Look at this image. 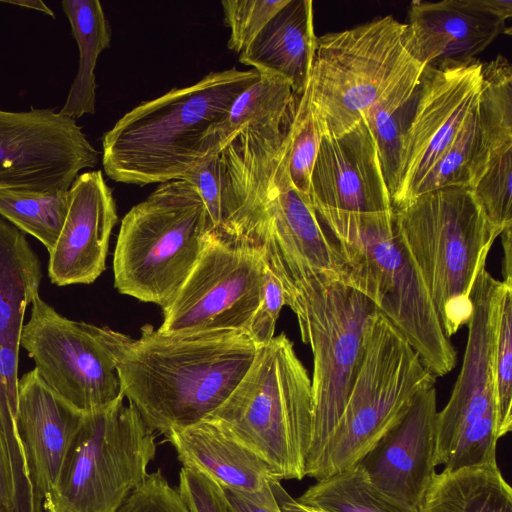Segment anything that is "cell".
<instances>
[{
	"instance_id": "44",
	"label": "cell",
	"mask_w": 512,
	"mask_h": 512,
	"mask_svg": "<svg viewBox=\"0 0 512 512\" xmlns=\"http://www.w3.org/2000/svg\"><path fill=\"white\" fill-rule=\"evenodd\" d=\"M306 508V507H305ZM308 509V508H307ZM310 512H319V511H315V510H311V509H308Z\"/></svg>"
},
{
	"instance_id": "43",
	"label": "cell",
	"mask_w": 512,
	"mask_h": 512,
	"mask_svg": "<svg viewBox=\"0 0 512 512\" xmlns=\"http://www.w3.org/2000/svg\"><path fill=\"white\" fill-rule=\"evenodd\" d=\"M1 2L28 8V9L37 10L44 14H47L48 16H51L52 18L55 17L54 12L41 0H15V1L7 0V1H1Z\"/></svg>"
},
{
	"instance_id": "25",
	"label": "cell",
	"mask_w": 512,
	"mask_h": 512,
	"mask_svg": "<svg viewBox=\"0 0 512 512\" xmlns=\"http://www.w3.org/2000/svg\"><path fill=\"white\" fill-rule=\"evenodd\" d=\"M317 36L310 0H289L239 54V61L259 74L286 79L296 95L305 90Z\"/></svg>"
},
{
	"instance_id": "7",
	"label": "cell",
	"mask_w": 512,
	"mask_h": 512,
	"mask_svg": "<svg viewBox=\"0 0 512 512\" xmlns=\"http://www.w3.org/2000/svg\"><path fill=\"white\" fill-rule=\"evenodd\" d=\"M435 382L403 334L376 309L364 329L362 359L344 410L305 476L317 481L356 465Z\"/></svg>"
},
{
	"instance_id": "37",
	"label": "cell",
	"mask_w": 512,
	"mask_h": 512,
	"mask_svg": "<svg viewBox=\"0 0 512 512\" xmlns=\"http://www.w3.org/2000/svg\"><path fill=\"white\" fill-rule=\"evenodd\" d=\"M117 512H190L161 471L148 474Z\"/></svg>"
},
{
	"instance_id": "30",
	"label": "cell",
	"mask_w": 512,
	"mask_h": 512,
	"mask_svg": "<svg viewBox=\"0 0 512 512\" xmlns=\"http://www.w3.org/2000/svg\"><path fill=\"white\" fill-rule=\"evenodd\" d=\"M296 500L319 512H417L385 495L358 463L317 480Z\"/></svg>"
},
{
	"instance_id": "31",
	"label": "cell",
	"mask_w": 512,
	"mask_h": 512,
	"mask_svg": "<svg viewBox=\"0 0 512 512\" xmlns=\"http://www.w3.org/2000/svg\"><path fill=\"white\" fill-rule=\"evenodd\" d=\"M68 206V189H0V216L23 233L38 239L48 253L61 233Z\"/></svg>"
},
{
	"instance_id": "10",
	"label": "cell",
	"mask_w": 512,
	"mask_h": 512,
	"mask_svg": "<svg viewBox=\"0 0 512 512\" xmlns=\"http://www.w3.org/2000/svg\"><path fill=\"white\" fill-rule=\"evenodd\" d=\"M417 63L405 23L392 15L317 37L305 91L322 137L351 131Z\"/></svg>"
},
{
	"instance_id": "40",
	"label": "cell",
	"mask_w": 512,
	"mask_h": 512,
	"mask_svg": "<svg viewBox=\"0 0 512 512\" xmlns=\"http://www.w3.org/2000/svg\"><path fill=\"white\" fill-rule=\"evenodd\" d=\"M0 512H25L9 444L0 422Z\"/></svg>"
},
{
	"instance_id": "2",
	"label": "cell",
	"mask_w": 512,
	"mask_h": 512,
	"mask_svg": "<svg viewBox=\"0 0 512 512\" xmlns=\"http://www.w3.org/2000/svg\"><path fill=\"white\" fill-rule=\"evenodd\" d=\"M256 352L245 331L167 334L145 325L123 352L117 372L128 403L153 432L165 435L221 406Z\"/></svg>"
},
{
	"instance_id": "34",
	"label": "cell",
	"mask_w": 512,
	"mask_h": 512,
	"mask_svg": "<svg viewBox=\"0 0 512 512\" xmlns=\"http://www.w3.org/2000/svg\"><path fill=\"white\" fill-rule=\"evenodd\" d=\"M479 136L480 124L477 104L467 117L462 130L452 145L431 170L421 188L420 195L448 187H469L470 173L477 152Z\"/></svg>"
},
{
	"instance_id": "29",
	"label": "cell",
	"mask_w": 512,
	"mask_h": 512,
	"mask_svg": "<svg viewBox=\"0 0 512 512\" xmlns=\"http://www.w3.org/2000/svg\"><path fill=\"white\" fill-rule=\"evenodd\" d=\"M423 69L420 63L410 68L363 117L373 135L391 198L396 188L403 140L417 104Z\"/></svg>"
},
{
	"instance_id": "39",
	"label": "cell",
	"mask_w": 512,
	"mask_h": 512,
	"mask_svg": "<svg viewBox=\"0 0 512 512\" xmlns=\"http://www.w3.org/2000/svg\"><path fill=\"white\" fill-rule=\"evenodd\" d=\"M177 490L190 512H234L222 488L195 469L181 468Z\"/></svg>"
},
{
	"instance_id": "38",
	"label": "cell",
	"mask_w": 512,
	"mask_h": 512,
	"mask_svg": "<svg viewBox=\"0 0 512 512\" xmlns=\"http://www.w3.org/2000/svg\"><path fill=\"white\" fill-rule=\"evenodd\" d=\"M284 305L282 282L265 263L262 297L245 331L257 347L266 345L275 336L276 322Z\"/></svg>"
},
{
	"instance_id": "11",
	"label": "cell",
	"mask_w": 512,
	"mask_h": 512,
	"mask_svg": "<svg viewBox=\"0 0 512 512\" xmlns=\"http://www.w3.org/2000/svg\"><path fill=\"white\" fill-rule=\"evenodd\" d=\"M123 400L83 414L43 512H117L145 480L155 434Z\"/></svg>"
},
{
	"instance_id": "19",
	"label": "cell",
	"mask_w": 512,
	"mask_h": 512,
	"mask_svg": "<svg viewBox=\"0 0 512 512\" xmlns=\"http://www.w3.org/2000/svg\"><path fill=\"white\" fill-rule=\"evenodd\" d=\"M480 136L469 187L488 219L512 226V66L502 55L482 64Z\"/></svg>"
},
{
	"instance_id": "22",
	"label": "cell",
	"mask_w": 512,
	"mask_h": 512,
	"mask_svg": "<svg viewBox=\"0 0 512 512\" xmlns=\"http://www.w3.org/2000/svg\"><path fill=\"white\" fill-rule=\"evenodd\" d=\"M436 414V390L432 387L358 462L379 490L415 510L436 473Z\"/></svg>"
},
{
	"instance_id": "6",
	"label": "cell",
	"mask_w": 512,
	"mask_h": 512,
	"mask_svg": "<svg viewBox=\"0 0 512 512\" xmlns=\"http://www.w3.org/2000/svg\"><path fill=\"white\" fill-rule=\"evenodd\" d=\"M311 379L281 333L257 347L248 371L207 418L254 452L281 480L305 477L312 428Z\"/></svg>"
},
{
	"instance_id": "27",
	"label": "cell",
	"mask_w": 512,
	"mask_h": 512,
	"mask_svg": "<svg viewBox=\"0 0 512 512\" xmlns=\"http://www.w3.org/2000/svg\"><path fill=\"white\" fill-rule=\"evenodd\" d=\"M297 96L284 78L259 74V78L233 101L225 117L213 125L203 142L204 154L221 153L244 127H283L293 116Z\"/></svg>"
},
{
	"instance_id": "9",
	"label": "cell",
	"mask_w": 512,
	"mask_h": 512,
	"mask_svg": "<svg viewBox=\"0 0 512 512\" xmlns=\"http://www.w3.org/2000/svg\"><path fill=\"white\" fill-rule=\"evenodd\" d=\"M282 285L286 305L297 317L302 341L310 345L313 354L307 470L344 410L362 359L364 329L377 308L364 294L323 274Z\"/></svg>"
},
{
	"instance_id": "41",
	"label": "cell",
	"mask_w": 512,
	"mask_h": 512,
	"mask_svg": "<svg viewBox=\"0 0 512 512\" xmlns=\"http://www.w3.org/2000/svg\"><path fill=\"white\" fill-rule=\"evenodd\" d=\"M221 488L234 512H281L278 504L274 506L258 505L237 491Z\"/></svg>"
},
{
	"instance_id": "4",
	"label": "cell",
	"mask_w": 512,
	"mask_h": 512,
	"mask_svg": "<svg viewBox=\"0 0 512 512\" xmlns=\"http://www.w3.org/2000/svg\"><path fill=\"white\" fill-rule=\"evenodd\" d=\"M394 222L450 339L473 314L474 285L503 230L488 219L469 187L426 192L394 210Z\"/></svg>"
},
{
	"instance_id": "32",
	"label": "cell",
	"mask_w": 512,
	"mask_h": 512,
	"mask_svg": "<svg viewBox=\"0 0 512 512\" xmlns=\"http://www.w3.org/2000/svg\"><path fill=\"white\" fill-rule=\"evenodd\" d=\"M494 347L496 436L512 429V280H503Z\"/></svg>"
},
{
	"instance_id": "21",
	"label": "cell",
	"mask_w": 512,
	"mask_h": 512,
	"mask_svg": "<svg viewBox=\"0 0 512 512\" xmlns=\"http://www.w3.org/2000/svg\"><path fill=\"white\" fill-rule=\"evenodd\" d=\"M35 369L18 380L16 425L31 486L33 512H43L83 419Z\"/></svg>"
},
{
	"instance_id": "42",
	"label": "cell",
	"mask_w": 512,
	"mask_h": 512,
	"mask_svg": "<svg viewBox=\"0 0 512 512\" xmlns=\"http://www.w3.org/2000/svg\"><path fill=\"white\" fill-rule=\"evenodd\" d=\"M271 488L281 512H310L290 496L279 480H274L271 483Z\"/></svg>"
},
{
	"instance_id": "1",
	"label": "cell",
	"mask_w": 512,
	"mask_h": 512,
	"mask_svg": "<svg viewBox=\"0 0 512 512\" xmlns=\"http://www.w3.org/2000/svg\"><path fill=\"white\" fill-rule=\"evenodd\" d=\"M289 126H246L222 149L216 232L261 247L266 265L282 283L311 274L341 280L343 261L335 240L292 183Z\"/></svg>"
},
{
	"instance_id": "13",
	"label": "cell",
	"mask_w": 512,
	"mask_h": 512,
	"mask_svg": "<svg viewBox=\"0 0 512 512\" xmlns=\"http://www.w3.org/2000/svg\"><path fill=\"white\" fill-rule=\"evenodd\" d=\"M128 335L59 314L38 295L21 333L22 346L42 380L82 413L124 399L117 365Z\"/></svg>"
},
{
	"instance_id": "12",
	"label": "cell",
	"mask_w": 512,
	"mask_h": 512,
	"mask_svg": "<svg viewBox=\"0 0 512 512\" xmlns=\"http://www.w3.org/2000/svg\"><path fill=\"white\" fill-rule=\"evenodd\" d=\"M503 288L486 269L474 285L462 367L447 404L436 414L435 467L456 470L497 461L493 363Z\"/></svg>"
},
{
	"instance_id": "23",
	"label": "cell",
	"mask_w": 512,
	"mask_h": 512,
	"mask_svg": "<svg viewBox=\"0 0 512 512\" xmlns=\"http://www.w3.org/2000/svg\"><path fill=\"white\" fill-rule=\"evenodd\" d=\"M165 436L183 466L201 472L220 487L237 491L258 505L277 504L271 488L277 479L268 465L217 422L204 419L173 428Z\"/></svg>"
},
{
	"instance_id": "36",
	"label": "cell",
	"mask_w": 512,
	"mask_h": 512,
	"mask_svg": "<svg viewBox=\"0 0 512 512\" xmlns=\"http://www.w3.org/2000/svg\"><path fill=\"white\" fill-rule=\"evenodd\" d=\"M221 153L208 152L201 156L182 176L197 190L210 220L212 231L221 224L222 209V169Z\"/></svg>"
},
{
	"instance_id": "18",
	"label": "cell",
	"mask_w": 512,
	"mask_h": 512,
	"mask_svg": "<svg viewBox=\"0 0 512 512\" xmlns=\"http://www.w3.org/2000/svg\"><path fill=\"white\" fill-rule=\"evenodd\" d=\"M511 16L510 0H415L405 23L408 44L424 68L467 64L500 35L510 34Z\"/></svg>"
},
{
	"instance_id": "14",
	"label": "cell",
	"mask_w": 512,
	"mask_h": 512,
	"mask_svg": "<svg viewBox=\"0 0 512 512\" xmlns=\"http://www.w3.org/2000/svg\"><path fill=\"white\" fill-rule=\"evenodd\" d=\"M262 248L234 242L216 231L173 300L158 328L167 334L246 331L263 292Z\"/></svg>"
},
{
	"instance_id": "17",
	"label": "cell",
	"mask_w": 512,
	"mask_h": 512,
	"mask_svg": "<svg viewBox=\"0 0 512 512\" xmlns=\"http://www.w3.org/2000/svg\"><path fill=\"white\" fill-rule=\"evenodd\" d=\"M319 219L394 212L371 130L363 118L341 137H322L311 176Z\"/></svg>"
},
{
	"instance_id": "35",
	"label": "cell",
	"mask_w": 512,
	"mask_h": 512,
	"mask_svg": "<svg viewBox=\"0 0 512 512\" xmlns=\"http://www.w3.org/2000/svg\"><path fill=\"white\" fill-rule=\"evenodd\" d=\"M289 0H224V22L230 29L228 48L240 54L256 38L271 18Z\"/></svg>"
},
{
	"instance_id": "15",
	"label": "cell",
	"mask_w": 512,
	"mask_h": 512,
	"mask_svg": "<svg viewBox=\"0 0 512 512\" xmlns=\"http://www.w3.org/2000/svg\"><path fill=\"white\" fill-rule=\"evenodd\" d=\"M482 62L423 69L416 108L403 140L394 210L419 195L433 167L452 145L477 106L482 85Z\"/></svg>"
},
{
	"instance_id": "28",
	"label": "cell",
	"mask_w": 512,
	"mask_h": 512,
	"mask_svg": "<svg viewBox=\"0 0 512 512\" xmlns=\"http://www.w3.org/2000/svg\"><path fill=\"white\" fill-rule=\"evenodd\" d=\"M63 11L79 50V64L66 101L59 111L77 120L95 113V67L100 53L110 46L111 28L100 1L64 0Z\"/></svg>"
},
{
	"instance_id": "20",
	"label": "cell",
	"mask_w": 512,
	"mask_h": 512,
	"mask_svg": "<svg viewBox=\"0 0 512 512\" xmlns=\"http://www.w3.org/2000/svg\"><path fill=\"white\" fill-rule=\"evenodd\" d=\"M68 194L67 216L49 253L48 276L57 286L91 284L106 268L118 221L116 203L100 170L79 174Z\"/></svg>"
},
{
	"instance_id": "33",
	"label": "cell",
	"mask_w": 512,
	"mask_h": 512,
	"mask_svg": "<svg viewBox=\"0 0 512 512\" xmlns=\"http://www.w3.org/2000/svg\"><path fill=\"white\" fill-rule=\"evenodd\" d=\"M289 134L290 177L299 194L310 201L311 176L322 134L310 110L305 90L297 96Z\"/></svg>"
},
{
	"instance_id": "24",
	"label": "cell",
	"mask_w": 512,
	"mask_h": 512,
	"mask_svg": "<svg viewBox=\"0 0 512 512\" xmlns=\"http://www.w3.org/2000/svg\"><path fill=\"white\" fill-rule=\"evenodd\" d=\"M41 279L40 260L24 233L0 216V394L18 381L24 315Z\"/></svg>"
},
{
	"instance_id": "8",
	"label": "cell",
	"mask_w": 512,
	"mask_h": 512,
	"mask_svg": "<svg viewBox=\"0 0 512 512\" xmlns=\"http://www.w3.org/2000/svg\"><path fill=\"white\" fill-rule=\"evenodd\" d=\"M211 231L192 184L181 179L158 184L121 221L113 256L115 288L163 309L194 268Z\"/></svg>"
},
{
	"instance_id": "5",
	"label": "cell",
	"mask_w": 512,
	"mask_h": 512,
	"mask_svg": "<svg viewBox=\"0 0 512 512\" xmlns=\"http://www.w3.org/2000/svg\"><path fill=\"white\" fill-rule=\"evenodd\" d=\"M319 221L327 227L342 258L341 281L376 305L436 378L451 372L456 364V351L398 237L394 212Z\"/></svg>"
},
{
	"instance_id": "3",
	"label": "cell",
	"mask_w": 512,
	"mask_h": 512,
	"mask_svg": "<svg viewBox=\"0 0 512 512\" xmlns=\"http://www.w3.org/2000/svg\"><path fill=\"white\" fill-rule=\"evenodd\" d=\"M258 78L254 69L233 67L142 102L103 135L106 175L140 186L181 179L204 155L203 142L210 128Z\"/></svg>"
},
{
	"instance_id": "16",
	"label": "cell",
	"mask_w": 512,
	"mask_h": 512,
	"mask_svg": "<svg viewBox=\"0 0 512 512\" xmlns=\"http://www.w3.org/2000/svg\"><path fill=\"white\" fill-rule=\"evenodd\" d=\"M98 155L76 121L60 112L0 110V189L67 190Z\"/></svg>"
},
{
	"instance_id": "26",
	"label": "cell",
	"mask_w": 512,
	"mask_h": 512,
	"mask_svg": "<svg viewBox=\"0 0 512 512\" xmlns=\"http://www.w3.org/2000/svg\"><path fill=\"white\" fill-rule=\"evenodd\" d=\"M417 512H512V489L497 461L435 473Z\"/></svg>"
}]
</instances>
